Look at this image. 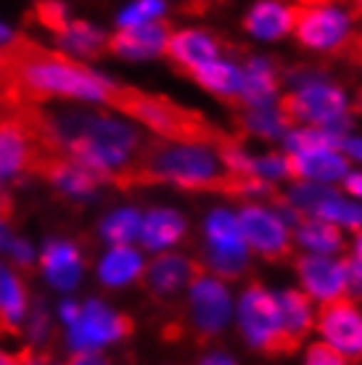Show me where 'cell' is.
Returning <instances> with one entry per match:
<instances>
[{
    "mask_svg": "<svg viewBox=\"0 0 362 365\" xmlns=\"http://www.w3.org/2000/svg\"><path fill=\"white\" fill-rule=\"evenodd\" d=\"M53 151L37 125L35 103L11 106L9 114L0 117V185L35 173L40 159Z\"/></svg>",
    "mask_w": 362,
    "mask_h": 365,
    "instance_id": "cell-4",
    "label": "cell"
},
{
    "mask_svg": "<svg viewBox=\"0 0 362 365\" xmlns=\"http://www.w3.org/2000/svg\"><path fill=\"white\" fill-rule=\"evenodd\" d=\"M296 270H299L301 292L320 304L344 299V294L349 292V265L338 257L304 255L296 262Z\"/></svg>",
    "mask_w": 362,
    "mask_h": 365,
    "instance_id": "cell-14",
    "label": "cell"
},
{
    "mask_svg": "<svg viewBox=\"0 0 362 365\" xmlns=\"http://www.w3.org/2000/svg\"><path fill=\"white\" fill-rule=\"evenodd\" d=\"M238 331L244 341L264 355H289L291 347L283 334L278 297L264 286H249L236 304Z\"/></svg>",
    "mask_w": 362,
    "mask_h": 365,
    "instance_id": "cell-7",
    "label": "cell"
},
{
    "mask_svg": "<svg viewBox=\"0 0 362 365\" xmlns=\"http://www.w3.org/2000/svg\"><path fill=\"white\" fill-rule=\"evenodd\" d=\"M296 9L286 6L283 0H259L246 14V32L257 40H281L294 32Z\"/></svg>",
    "mask_w": 362,
    "mask_h": 365,
    "instance_id": "cell-22",
    "label": "cell"
},
{
    "mask_svg": "<svg viewBox=\"0 0 362 365\" xmlns=\"http://www.w3.org/2000/svg\"><path fill=\"white\" fill-rule=\"evenodd\" d=\"M283 109L291 122L304 128L331 130L336 135H341L349 122L346 93L312 72L304 77H294V91L283 101Z\"/></svg>",
    "mask_w": 362,
    "mask_h": 365,
    "instance_id": "cell-5",
    "label": "cell"
},
{
    "mask_svg": "<svg viewBox=\"0 0 362 365\" xmlns=\"http://www.w3.org/2000/svg\"><path fill=\"white\" fill-rule=\"evenodd\" d=\"M170 35L172 32L164 21H151V24H140V27H125L119 29L114 37H109V51L127 58V61H145V58L167 53Z\"/></svg>",
    "mask_w": 362,
    "mask_h": 365,
    "instance_id": "cell-17",
    "label": "cell"
},
{
    "mask_svg": "<svg viewBox=\"0 0 362 365\" xmlns=\"http://www.w3.org/2000/svg\"><path fill=\"white\" fill-rule=\"evenodd\" d=\"M167 56L185 72H196L204 64L219 58V43L214 35H209L204 29H180L170 35L167 43Z\"/></svg>",
    "mask_w": 362,
    "mask_h": 365,
    "instance_id": "cell-19",
    "label": "cell"
},
{
    "mask_svg": "<svg viewBox=\"0 0 362 365\" xmlns=\"http://www.w3.org/2000/svg\"><path fill=\"white\" fill-rule=\"evenodd\" d=\"M188 222L180 212L170 210V207H156L140 220V233L138 241L143 244V249L162 255L167 249H172L175 244H180V238L185 236Z\"/></svg>",
    "mask_w": 362,
    "mask_h": 365,
    "instance_id": "cell-20",
    "label": "cell"
},
{
    "mask_svg": "<svg viewBox=\"0 0 362 365\" xmlns=\"http://www.w3.org/2000/svg\"><path fill=\"white\" fill-rule=\"evenodd\" d=\"M199 365H238L227 352H209L199 360Z\"/></svg>",
    "mask_w": 362,
    "mask_h": 365,
    "instance_id": "cell-42",
    "label": "cell"
},
{
    "mask_svg": "<svg viewBox=\"0 0 362 365\" xmlns=\"http://www.w3.org/2000/svg\"><path fill=\"white\" fill-rule=\"evenodd\" d=\"M69 329V347L74 352H100L133 334V320L122 312L111 310L109 304L90 299L80 304L77 318L66 326Z\"/></svg>",
    "mask_w": 362,
    "mask_h": 365,
    "instance_id": "cell-11",
    "label": "cell"
},
{
    "mask_svg": "<svg viewBox=\"0 0 362 365\" xmlns=\"http://www.w3.org/2000/svg\"><path fill=\"white\" fill-rule=\"evenodd\" d=\"M3 77H6V61H3V51H0V85H3Z\"/></svg>",
    "mask_w": 362,
    "mask_h": 365,
    "instance_id": "cell-44",
    "label": "cell"
},
{
    "mask_svg": "<svg viewBox=\"0 0 362 365\" xmlns=\"http://www.w3.org/2000/svg\"><path fill=\"white\" fill-rule=\"evenodd\" d=\"M241 125H244L252 135L259 138H283L291 130V119L283 109V103L272 101V103H262V106H246L244 117H241Z\"/></svg>",
    "mask_w": 362,
    "mask_h": 365,
    "instance_id": "cell-30",
    "label": "cell"
},
{
    "mask_svg": "<svg viewBox=\"0 0 362 365\" xmlns=\"http://www.w3.org/2000/svg\"><path fill=\"white\" fill-rule=\"evenodd\" d=\"M6 77L0 85V96L9 106H24L46 98L88 101V103H109L117 96V85L109 77L93 72L90 66L74 61L72 56L51 53L24 40H14L3 51Z\"/></svg>",
    "mask_w": 362,
    "mask_h": 365,
    "instance_id": "cell-1",
    "label": "cell"
},
{
    "mask_svg": "<svg viewBox=\"0 0 362 365\" xmlns=\"http://www.w3.org/2000/svg\"><path fill=\"white\" fill-rule=\"evenodd\" d=\"M349 265V273H352V278L362 286V228L360 233H357V241H354V259L352 262H346Z\"/></svg>",
    "mask_w": 362,
    "mask_h": 365,
    "instance_id": "cell-39",
    "label": "cell"
},
{
    "mask_svg": "<svg viewBox=\"0 0 362 365\" xmlns=\"http://www.w3.org/2000/svg\"><path fill=\"white\" fill-rule=\"evenodd\" d=\"M111 106H117L127 117H133L148 130H154L164 140H207L209 138L207 122L199 114L182 109L172 101L159 98V96L119 88Z\"/></svg>",
    "mask_w": 362,
    "mask_h": 365,
    "instance_id": "cell-6",
    "label": "cell"
},
{
    "mask_svg": "<svg viewBox=\"0 0 362 365\" xmlns=\"http://www.w3.org/2000/svg\"><path fill=\"white\" fill-rule=\"evenodd\" d=\"M344 188L352 199L362 201V173H346L344 178Z\"/></svg>",
    "mask_w": 362,
    "mask_h": 365,
    "instance_id": "cell-41",
    "label": "cell"
},
{
    "mask_svg": "<svg viewBox=\"0 0 362 365\" xmlns=\"http://www.w3.org/2000/svg\"><path fill=\"white\" fill-rule=\"evenodd\" d=\"M27 289L11 267L0 262V323L6 326L9 334L16 336L21 323L27 318Z\"/></svg>",
    "mask_w": 362,
    "mask_h": 365,
    "instance_id": "cell-26",
    "label": "cell"
},
{
    "mask_svg": "<svg viewBox=\"0 0 362 365\" xmlns=\"http://www.w3.org/2000/svg\"><path fill=\"white\" fill-rule=\"evenodd\" d=\"M291 175L301 182H317V185H331L336 180H344L349 173V159L344 156L341 146H315L301 148L289 154Z\"/></svg>",
    "mask_w": 362,
    "mask_h": 365,
    "instance_id": "cell-15",
    "label": "cell"
},
{
    "mask_svg": "<svg viewBox=\"0 0 362 365\" xmlns=\"http://www.w3.org/2000/svg\"><path fill=\"white\" fill-rule=\"evenodd\" d=\"M143 273H145L143 255L133 244H127V247H111L98 262L100 283H106L111 289L130 286L138 278H143Z\"/></svg>",
    "mask_w": 362,
    "mask_h": 365,
    "instance_id": "cell-25",
    "label": "cell"
},
{
    "mask_svg": "<svg viewBox=\"0 0 362 365\" xmlns=\"http://www.w3.org/2000/svg\"><path fill=\"white\" fill-rule=\"evenodd\" d=\"M193 80L204 91L214 93L219 98H238V93H241V66L219 56L214 61L204 64L201 69H196Z\"/></svg>",
    "mask_w": 362,
    "mask_h": 365,
    "instance_id": "cell-29",
    "label": "cell"
},
{
    "mask_svg": "<svg viewBox=\"0 0 362 365\" xmlns=\"http://www.w3.org/2000/svg\"><path fill=\"white\" fill-rule=\"evenodd\" d=\"M140 220H143V215L133 207L114 210L100 222V236H103V241H109L111 247H127V244L138 241Z\"/></svg>",
    "mask_w": 362,
    "mask_h": 365,
    "instance_id": "cell-32",
    "label": "cell"
},
{
    "mask_svg": "<svg viewBox=\"0 0 362 365\" xmlns=\"http://www.w3.org/2000/svg\"><path fill=\"white\" fill-rule=\"evenodd\" d=\"M199 265L185 255L162 252L151 265L145 267V283L156 297H175L177 292L188 289L193 278L199 275Z\"/></svg>",
    "mask_w": 362,
    "mask_h": 365,
    "instance_id": "cell-18",
    "label": "cell"
},
{
    "mask_svg": "<svg viewBox=\"0 0 362 365\" xmlns=\"http://www.w3.org/2000/svg\"><path fill=\"white\" fill-rule=\"evenodd\" d=\"M27 334L32 336V341H43L48 336V315L46 310H35L32 315L27 312Z\"/></svg>",
    "mask_w": 362,
    "mask_h": 365,
    "instance_id": "cell-37",
    "label": "cell"
},
{
    "mask_svg": "<svg viewBox=\"0 0 362 365\" xmlns=\"http://www.w3.org/2000/svg\"><path fill=\"white\" fill-rule=\"evenodd\" d=\"M164 11H167V3H164V0H135V3H130V6L119 14V29L162 21Z\"/></svg>",
    "mask_w": 362,
    "mask_h": 365,
    "instance_id": "cell-34",
    "label": "cell"
},
{
    "mask_svg": "<svg viewBox=\"0 0 362 365\" xmlns=\"http://www.w3.org/2000/svg\"><path fill=\"white\" fill-rule=\"evenodd\" d=\"M190 323L201 336H214L233 318V297L217 275L199 273L188 286Z\"/></svg>",
    "mask_w": 362,
    "mask_h": 365,
    "instance_id": "cell-13",
    "label": "cell"
},
{
    "mask_svg": "<svg viewBox=\"0 0 362 365\" xmlns=\"http://www.w3.org/2000/svg\"><path fill=\"white\" fill-rule=\"evenodd\" d=\"M315 326L323 336V344L341 355L346 363L362 360V310L349 299H336L323 304Z\"/></svg>",
    "mask_w": 362,
    "mask_h": 365,
    "instance_id": "cell-12",
    "label": "cell"
},
{
    "mask_svg": "<svg viewBox=\"0 0 362 365\" xmlns=\"http://www.w3.org/2000/svg\"><path fill=\"white\" fill-rule=\"evenodd\" d=\"M354 6H357V11L362 14V0H354Z\"/></svg>",
    "mask_w": 362,
    "mask_h": 365,
    "instance_id": "cell-46",
    "label": "cell"
},
{
    "mask_svg": "<svg viewBox=\"0 0 362 365\" xmlns=\"http://www.w3.org/2000/svg\"><path fill=\"white\" fill-rule=\"evenodd\" d=\"M349 46H352L354 56H357V58H360V61H362V37H360V40H357V43H354V40H352V43H349Z\"/></svg>",
    "mask_w": 362,
    "mask_h": 365,
    "instance_id": "cell-43",
    "label": "cell"
},
{
    "mask_svg": "<svg viewBox=\"0 0 362 365\" xmlns=\"http://www.w3.org/2000/svg\"><path fill=\"white\" fill-rule=\"evenodd\" d=\"M341 151H344L346 159L362 165V138H346V140H341Z\"/></svg>",
    "mask_w": 362,
    "mask_h": 365,
    "instance_id": "cell-40",
    "label": "cell"
},
{
    "mask_svg": "<svg viewBox=\"0 0 362 365\" xmlns=\"http://www.w3.org/2000/svg\"><path fill=\"white\" fill-rule=\"evenodd\" d=\"M37 125L56 151L80 162L98 180H114L122 185L140 154L135 128L122 119L82 111L43 114L37 109Z\"/></svg>",
    "mask_w": 362,
    "mask_h": 365,
    "instance_id": "cell-2",
    "label": "cell"
},
{
    "mask_svg": "<svg viewBox=\"0 0 362 365\" xmlns=\"http://www.w3.org/2000/svg\"><path fill=\"white\" fill-rule=\"evenodd\" d=\"M40 267L46 273L48 283L69 292L77 286L82 275V255L80 249L74 247L72 241H51L46 244L43 255H40Z\"/></svg>",
    "mask_w": 362,
    "mask_h": 365,
    "instance_id": "cell-21",
    "label": "cell"
},
{
    "mask_svg": "<svg viewBox=\"0 0 362 365\" xmlns=\"http://www.w3.org/2000/svg\"><path fill=\"white\" fill-rule=\"evenodd\" d=\"M278 310H281L283 334L289 341L291 352L299 347L312 326H315V312H312V299L299 289H286L278 294Z\"/></svg>",
    "mask_w": 362,
    "mask_h": 365,
    "instance_id": "cell-23",
    "label": "cell"
},
{
    "mask_svg": "<svg viewBox=\"0 0 362 365\" xmlns=\"http://www.w3.org/2000/svg\"><path fill=\"white\" fill-rule=\"evenodd\" d=\"M296 244H299L307 255H328L336 257V252L341 249L344 238L341 230L317 217H301L296 222Z\"/></svg>",
    "mask_w": 362,
    "mask_h": 365,
    "instance_id": "cell-28",
    "label": "cell"
},
{
    "mask_svg": "<svg viewBox=\"0 0 362 365\" xmlns=\"http://www.w3.org/2000/svg\"><path fill=\"white\" fill-rule=\"evenodd\" d=\"M236 217L249 252H257V255L267 257V259H281V257L289 255L291 222H299L294 217V212L252 201V204H246L244 210L238 212Z\"/></svg>",
    "mask_w": 362,
    "mask_h": 365,
    "instance_id": "cell-9",
    "label": "cell"
},
{
    "mask_svg": "<svg viewBox=\"0 0 362 365\" xmlns=\"http://www.w3.org/2000/svg\"><path fill=\"white\" fill-rule=\"evenodd\" d=\"M249 178L272 185V182H281L294 178L291 175V162L289 156L283 154H264V156H252V167H249Z\"/></svg>",
    "mask_w": 362,
    "mask_h": 365,
    "instance_id": "cell-33",
    "label": "cell"
},
{
    "mask_svg": "<svg viewBox=\"0 0 362 365\" xmlns=\"http://www.w3.org/2000/svg\"><path fill=\"white\" fill-rule=\"evenodd\" d=\"M304 365H349V363H346L341 355H336L331 347H326V344L320 341V344H312V347L307 349Z\"/></svg>",
    "mask_w": 362,
    "mask_h": 365,
    "instance_id": "cell-36",
    "label": "cell"
},
{
    "mask_svg": "<svg viewBox=\"0 0 362 365\" xmlns=\"http://www.w3.org/2000/svg\"><path fill=\"white\" fill-rule=\"evenodd\" d=\"M61 365H111L100 352H72Z\"/></svg>",
    "mask_w": 362,
    "mask_h": 365,
    "instance_id": "cell-38",
    "label": "cell"
},
{
    "mask_svg": "<svg viewBox=\"0 0 362 365\" xmlns=\"http://www.w3.org/2000/svg\"><path fill=\"white\" fill-rule=\"evenodd\" d=\"M32 14H35L37 24H43V27H46L48 32H53V35H58V32L69 24L66 9H63V3H58V0H40Z\"/></svg>",
    "mask_w": 362,
    "mask_h": 365,
    "instance_id": "cell-35",
    "label": "cell"
},
{
    "mask_svg": "<svg viewBox=\"0 0 362 365\" xmlns=\"http://www.w3.org/2000/svg\"><path fill=\"white\" fill-rule=\"evenodd\" d=\"M304 6H317V3H333V0H299Z\"/></svg>",
    "mask_w": 362,
    "mask_h": 365,
    "instance_id": "cell-45",
    "label": "cell"
},
{
    "mask_svg": "<svg viewBox=\"0 0 362 365\" xmlns=\"http://www.w3.org/2000/svg\"><path fill=\"white\" fill-rule=\"evenodd\" d=\"M167 182L185 191L227 188V173L219 154L207 140H167L162 146L140 151L122 185Z\"/></svg>",
    "mask_w": 362,
    "mask_h": 365,
    "instance_id": "cell-3",
    "label": "cell"
},
{
    "mask_svg": "<svg viewBox=\"0 0 362 365\" xmlns=\"http://www.w3.org/2000/svg\"><path fill=\"white\" fill-rule=\"evenodd\" d=\"M278 69L272 61L257 56L249 58V64L241 66V93L238 98L244 106H262V103H272L278 96Z\"/></svg>",
    "mask_w": 362,
    "mask_h": 365,
    "instance_id": "cell-24",
    "label": "cell"
},
{
    "mask_svg": "<svg viewBox=\"0 0 362 365\" xmlns=\"http://www.w3.org/2000/svg\"><path fill=\"white\" fill-rule=\"evenodd\" d=\"M312 217L326 220V222L336 225L338 230H360L362 228V204L344 199V196H338L336 191L328 188V191L323 193V199L317 201Z\"/></svg>",
    "mask_w": 362,
    "mask_h": 365,
    "instance_id": "cell-31",
    "label": "cell"
},
{
    "mask_svg": "<svg viewBox=\"0 0 362 365\" xmlns=\"http://www.w3.org/2000/svg\"><path fill=\"white\" fill-rule=\"evenodd\" d=\"M58 43L74 58H95L109 48V37L103 35L98 27H93L80 19H69V24L58 32Z\"/></svg>",
    "mask_w": 362,
    "mask_h": 365,
    "instance_id": "cell-27",
    "label": "cell"
},
{
    "mask_svg": "<svg viewBox=\"0 0 362 365\" xmlns=\"http://www.w3.org/2000/svg\"><path fill=\"white\" fill-rule=\"evenodd\" d=\"M35 173L43 175L48 182H53L58 191L66 193V196H74V199H90L93 193L98 191L100 182L90 170H85L80 162L63 156L61 151L43 156Z\"/></svg>",
    "mask_w": 362,
    "mask_h": 365,
    "instance_id": "cell-16",
    "label": "cell"
},
{
    "mask_svg": "<svg viewBox=\"0 0 362 365\" xmlns=\"http://www.w3.org/2000/svg\"><path fill=\"white\" fill-rule=\"evenodd\" d=\"M204 247L209 270L217 278H236L249 265V247L238 228L236 212L225 207L212 210L204 220Z\"/></svg>",
    "mask_w": 362,
    "mask_h": 365,
    "instance_id": "cell-8",
    "label": "cell"
},
{
    "mask_svg": "<svg viewBox=\"0 0 362 365\" xmlns=\"http://www.w3.org/2000/svg\"><path fill=\"white\" fill-rule=\"evenodd\" d=\"M294 35L317 53H336L352 43V14L336 3H317L296 11Z\"/></svg>",
    "mask_w": 362,
    "mask_h": 365,
    "instance_id": "cell-10",
    "label": "cell"
}]
</instances>
